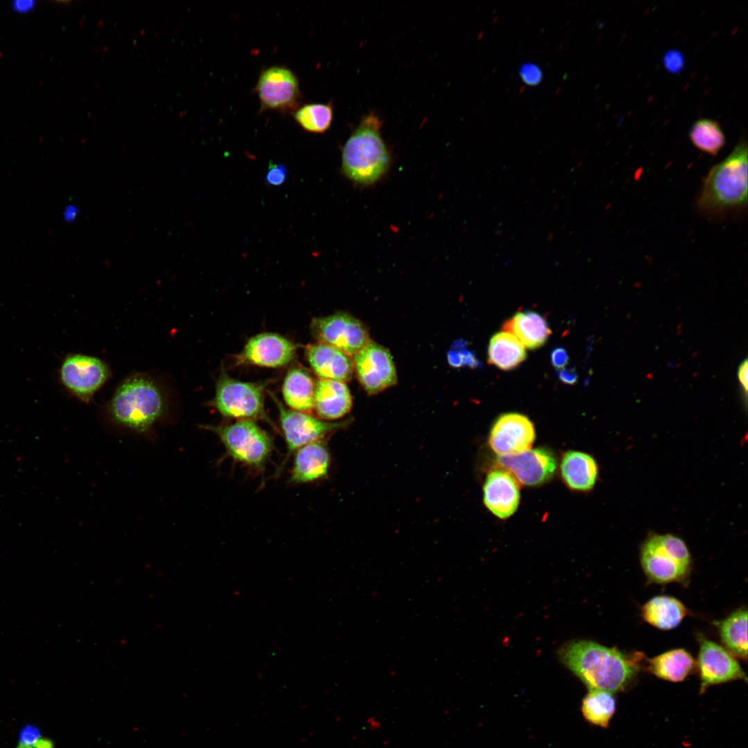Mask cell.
Listing matches in <instances>:
<instances>
[{
    "label": "cell",
    "mask_w": 748,
    "mask_h": 748,
    "mask_svg": "<svg viewBox=\"0 0 748 748\" xmlns=\"http://www.w3.org/2000/svg\"><path fill=\"white\" fill-rule=\"evenodd\" d=\"M526 357L525 347L512 334L502 331L491 337L488 350L490 364L509 371L519 365Z\"/></svg>",
    "instance_id": "484cf974"
},
{
    "label": "cell",
    "mask_w": 748,
    "mask_h": 748,
    "mask_svg": "<svg viewBox=\"0 0 748 748\" xmlns=\"http://www.w3.org/2000/svg\"><path fill=\"white\" fill-rule=\"evenodd\" d=\"M535 438L533 422L519 413H506L493 423L488 436L491 449L499 456L522 453L531 449Z\"/></svg>",
    "instance_id": "5bb4252c"
},
{
    "label": "cell",
    "mask_w": 748,
    "mask_h": 748,
    "mask_svg": "<svg viewBox=\"0 0 748 748\" xmlns=\"http://www.w3.org/2000/svg\"><path fill=\"white\" fill-rule=\"evenodd\" d=\"M310 330L318 342L331 346L350 357L371 340L364 323L344 312L314 318Z\"/></svg>",
    "instance_id": "9c48e42d"
},
{
    "label": "cell",
    "mask_w": 748,
    "mask_h": 748,
    "mask_svg": "<svg viewBox=\"0 0 748 748\" xmlns=\"http://www.w3.org/2000/svg\"><path fill=\"white\" fill-rule=\"evenodd\" d=\"M76 209H73V206L66 207L64 211V217L66 220H71L76 215Z\"/></svg>",
    "instance_id": "60d3db41"
},
{
    "label": "cell",
    "mask_w": 748,
    "mask_h": 748,
    "mask_svg": "<svg viewBox=\"0 0 748 748\" xmlns=\"http://www.w3.org/2000/svg\"><path fill=\"white\" fill-rule=\"evenodd\" d=\"M697 668L700 679V693L710 686L742 679L747 676L735 657L722 645L704 637H699Z\"/></svg>",
    "instance_id": "4fadbf2b"
},
{
    "label": "cell",
    "mask_w": 748,
    "mask_h": 748,
    "mask_svg": "<svg viewBox=\"0 0 748 748\" xmlns=\"http://www.w3.org/2000/svg\"><path fill=\"white\" fill-rule=\"evenodd\" d=\"M569 357L567 350L562 346L554 348L550 354V362L558 369L564 368L569 363Z\"/></svg>",
    "instance_id": "d590c367"
},
{
    "label": "cell",
    "mask_w": 748,
    "mask_h": 748,
    "mask_svg": "<svg viewBox=\"0 0 748 748\" xmlns=\"http://www.w3.org/2000/svg\"><path fill=\"white\" fill-rule=\"evenodd\" d=\"M166 409V396L161 385L149 375L136 374L117 387L107 411L115 425L144 434L162 418Z\"/></svg>",
    "instance_id": "277c9868"
},
{
    "label": "cell",
    "mask_w": 748,
    "mask_h": 748,
    "mask_svg": "<svg viewBox=\"0 0 748 748\" xmlns=\"http://www.w3.org/2000/svg\"><path fill=\"white\" fill-rule=\"evenodd\" d=\"M748 368L747 360L745 359L744 361H742L741 362V364H740V366H739V367L738 368V380H739L740 384H742V388L745 390V395H746V393H747V383H748V379H747L748 378V368Z\"/></svg>",
    "instance_id": "f35d334b"
},
{
    "label": "cell",
    "mask_w": 748,
    "mask_h": 748,
    "mask_svg": "<svg viewBox=\"0 0 748 748\" xmlns=\"http://www.w3.org/2000/svg\"><path fill=\"white\" fill-rule=\"evenodd\" d=\"M382 121L371 112L346 140L341 152V172L350 181L367 187L380 181L391 165V154L384 141Z\"/></svg>",
    "instance_id": "3957f363"
},
{
    "label": "cell",
    "mask_w": 748,
    "mask_h": 748,
    "mask_svg": "<svg viewBox=\"0 0 748 748\" xmlns=\"http://www.w3.org/2000/svg\"><path fill=\"white\" fill-rule=\"evenodd\" d=\"M642 615L651 625L661 630H670L680 624L686 615V609L674 597L658 596L643 605Z\"/></svg>",
    "instance_id": "d4e9b609"
},
{
    "label": "cell",
    "mask_w": 748,
    "mask_h": 748,
    "mask_svg": "<svg viewBox=\"0 0 748 748\" xmlns=\"http://www.w3.org/2000/svg\"><path fill=\"white\" fill-rule=\"evenodd\" d=\"M294 118L305 131L322 134L328 131L333 121V105L328 103H309L294 112Z\"/></svg>",
    "instance_id": "f546056e"
},
{
    "label": "cell",
    "mask_w": 748,
    "mask_h": 748,
    "mask_svg": "<svg viewBox=\"0 0 748 748\" xmlns=\"http://www.w3.org/2000/svg\"><path fill=\"white\" fill-rule=\"evenodd\" d=\"M502 330L514 335L530 350L543 346L551 334L546 319L535 311H522L506 321Z\"/></svg>",
    "instance_id": "44dd1931"
},
{
    "label": "cell",
    "mask_w": 748,
    "mask_h": 748,
    "mask_svg": "<svg viewBox=\"0 0 748 748\" xmlns=\"http://www.w3.org/2000/svg\"><path fill=\"white\" fill-rule=\"evenodd\" d=\"M352 359L354 371L367 393L377 394L397 383L392 355L384 346L370 340Z\"/></svg>",
    "instance_id": "7c38bea8"
},
{
    "label": "cell",
    "mask_w": 748,
    "mask_h": 748,
    "mask_svg": "<svg viewBox=\"0 0 748 748\" xmlns=\"http://www.w3.org/2000/svg\"><path fill=\"white\" fill-rule=\"evenodd\" d=\"M483 503L500 519L511 516L520 499L519 486L516 479L502 467L490 471L483 488Z\"/></svg>",
    "instance_id": "e0dca14e"
},
{
    "label": "cell",
    "mask_w": 748,
    "mask_h": 748,
    "mask_svg": "<svg viewBox=\"0 0 748 748\" xmlns=\"http://www.w3.org/2000/svg\"><path fill=\"white\" fill-rule=\"evenodd\" d=\"M616 709L614 694L609 692L589 690L582 701L581 711L589 723L606 728Z\"/></svg>",
    "instance_id": "83f0119b"
},
{
    "label": "cell",
    "mask_w": 748,
    "mask_h": 748,
    "mask_svg": "<svg viewBox=\"0 0 748 748\" xmlns=\"http://www.w3.org/2000/svg\"><path fill=\"white\" fill-rule=\"evenodd\" d=\"M519 74L522 80L530 86L537 85L543 78L541 69L537 64L531 62H526L522 64L519 69Z\"/></svg>",
    "instance_id": "836d02e7"
},
{
    "label": "cell",
    "mask_w": 748,
    "mask_h": 748,
    "mask_svg": "<svg viewBox=\"0 0 748 748\" xmlns=\"http://www.w3.org/2000/svg\"><path fill=\"white\" fill-rule=\"evenodd\" d=\"M689 139L698 150L715 156L725 144V136L720 124L710 118L696 121L689 131Z\"/></svg>",
    "instance_id": "f1b7e54d"
},
{
    "label": "cell",
    "mask_w": 748,
    "mask_h": 748,
    "mask_svg": "<svg viewBox=\"0 0 748 748\" xmlns=\"http://www.w3.org/2000/svg\"><path fill=\"white\" fill-rule=\"evenodd\" d=\"M35 0H15L11 2L12 9L18 13H28L36 6Z\"/></svg>",
    "instance_id": "74e56055"
},
{
    "label": "cell",
    "mask_w": 748,
    "mask_h": 748,
    "mask_svg": "<svg viewBox=\"0 0 748 748\" xmlns=\"http://www.w3.org/2000/svg\"><path fill=\"white\" fill-rule=\"evenodd\" d=\"M452 349L459 353L463 361V366H466L472 368L481 367V364L477 358L475 354L472 350L467 348L465 341L458 340L453 345Z\"/></svg>",
    "instance_id": "e575fe53"
},
{
    "label": "cell",
    "mask_w": 748,
    "mask_h": 748,
    "mask_svg": "<svg viewBox=\"0 0 748 748\" xmlns=\"http://www.w3.org/2000/svg\"><path fill=\"white\" fill-rule=\"evenodd\" d=\"M747 144L745 139L704 178L696 202L705 216L722 218L741 212L747 205Z\"/></svg>",
    "instance_id": "7a4b0ae2"
},
{
    "label": "cell",
    "mask_w": 748,
    "mask_h": 748,
    "mask_svg": "<svg viewBox=\"0 0 748 748\" xmlns=\"http://www.w3.org/2000/svg\"><path fill=\"white\" fill-rule=\"evenodd\" d=\"M287 175L288 170L283 164L269 161L265 182L271 186H279L286 181Z\"/></svg>",
    "instance_id": "1f68e13d"
},
{
    "label": "cell",
    "mask_w": 748,
    "mask_h": 748,
    "mask_svg": "<svg viewBox=\"0 0 748 748\" xmlns=\"http://www.w3.org/2000/svg\"><path fill=\"white\" fill-rule=\"evenodd\" d=\"M315 383L305 368L299 366L290 368L282 386L284 401L290 409L310 413L314 407Z\"/></svg>",
    "instance_id": "603a6c76"
},
{
    "label": "cell",
    "mask_w": 748,
    "mask_h": 748,
    "mask_svg": "<svg viewBox=\"0 0 748 748\" xmlns=\"http://www.w3.org/2000/svg\"><path fill=\"white\" fill-rule=\"evenodd\" d=\"M297 346L285 337L274 332L260 333L249 338L236 356L237 364H250L266 368H279L288 364L295 357Z\"/></svg>",
    "instance_id": "9a60e30c"
},
{
    "label": "cell",
    "mask_w": 748,
    "mask_h": 748,
    "mask_svg": "<svg viewBox=\"0 0 748 748\" xmlns=\"http://www.w3.org/2000/svg\"><path fill=\"white\" fill-rule=\"evenodd\" d=\"M59 377L71 394L83 402L89 403L109 378L110 369L97 357L75 353L63 359Z\"/></svg>",
    "instance_id": "ba28073f"
},
{
    "label": "cell",
    "mask_w": 748,
    "mask_h": 748,
    "mask_svg": "<svg viewBox=\"0 0 748 748\" xmlns=\"http://www.w3.org/2000/svg\"><path fill=\"white\" fill-rule=\"evenodd\" d=\"M696 662L686 650L666 652L648 660V670L656 677L672 682L683 681L695 670Z\"/></svg>",
    "instance_id": "cb8c5ba5"
},
{
    "label": "cell",
    "mask_w": 748,
    "mask_h": 748,
    "mask_svg": "<svg viewBox=\"0 0 748 748\" xmlns=\"http://www.w3.org/2000/svg\"><path fill=\"white\" fill-rule=\"evenodd\" d=\"M641 562L650 581L666 584L686 578L690 571L691 555L679 537L670 534L657 535L643 544Z\"/></svg>",
    "instance_id": "8992f818"
},
{
    "label": "cell",
    "mask_w": 748,
    "mask_h": 748,
    "mask_svg": "<svg viewBox=\"0 0 748 748\" xmlns=\"http://www.w3.org/2000/svg\"><path fill=\"white\" fill-rule=\"evenodd\" d=\"M255 91L261 111L287 113L294 112L299 107L301 95L299 80L287 67L272 66L263 69L258 77Z\"/></svg>",
    "instance_id": "8fae6325"
},
{
    "label": "cell",
    "mask_w": 748,
    "mask_h": 748,
    "mask_svg": "<svg viewBox=\"0 0 748 748\" xmlns=\"http://www.w3.org/2000/svg\"><path fill=\"white\" fill-rule=\"evenodd\" d=\"M558 379L561 382L567 385L574 384L578 380V375L575 368H564L557 372Z\"/></svg>",
    "instance_id": "8d00e7d4"
},
{
    "label": "cell",
    "mask_w": 748,
    "mask_h": 748,
    "mask_svg": "<svg viewBox=\"0 0 748 748\" xmlns=\"http://www.w3.org/2000/svg\"><path fill=\"white\" fill-rule=\"evenodd\" d=\"M272 398L278 410L280 427L287 449L285 458L277 472H280L287 459L297 449L321 440L329 433L344 425V422L325 421L310 413L287 409L276 397L272 395Z\"/></svg>",
    "instance_id": "30bf717a"
},
{
    "label": "cell",
    "mask_w": 748,
    "mask_h": 748,
    "mask_svg": "<svg viewBox=\"0 0 748 748\" xmlns=\"http://www.w3.org/2000/svg\"><path fill=\"white\" fill-rule=\"evenodd\" d=\"M305 357L312 370L320 378L346 382L354 373L352 357L325 344H309Z\"/></svg>",
    "instance_id": "ac0fdd59"
},
{
    "label": "cell",
    "mask_w": 748,
    "mask_h": 748,
    "mask_svg": "<svg viewBox=\"0 0 748 748\" xmlns=\"http://www.w3.org/2000/svg\"><path fill=\"white\" fill-rule=\"evenodd\" d=\"M16 748H54V744L51 739L42 736L37 727L27 724L19 732Z\"/></svg>",
    "instance_id": "4dcf8cb0"
},
{
    "label": "cell",
    "mask_w": 748,
    "mask_h": 748,
    "mask_svg": "<svg viewBox=\"0 0 748 748\" xmlns=\"http://www.w3.org/2000/svg\"><path fill=\"white\" fill-rule=\"evenodd\" d=\"M214 433L226 455L251 470L262 473L274 449V439L254 420H236L219 425H201Z\"/></svg>",
    "instance_id": "5b68a950"
},
{
    "label": "cell",
    "mask_w": 748,
    "mask_h": 748,
    "mask_svg": "<svg viewBox=\"0 0 748 748\" xmlns=\"http://www.w3.org/2000/svg\"><path fill=\"white\" fill-rule=\"evenodd\" d=\"M352 405V396L345 382L324 379L316 382L314 410L320 419H339L350 411Z\"/></svg>",
    "instance_id": "ffe728a7"
},
{
    "label": "cell",
    "mask_w": 748,
    "mask_h": 748,
    "mask_svg": "<svg viewBox=\"0 0 748 748\" xmlns=\"http://www.w3.org/2000/svg\"><path fill=\"white\" fill-rule=\"evenodd\" d=\"M294 454L290 483H310L327 476L330 458L328 449L321 440L305 445Z\"/></svg>",
    "instance_id": "d6986e66"
},
{
    "label": "cell",
    "mask_w": 748,
    "mask_h": 748,
    "mask_svg": "<svg viewBox=\"0 0 748 748\" xmlns=\"http://www.w3.org/2000/svg\"><path fill=\"white\" fill-rule=\"evenodd\" d=\"M211 405L226 418L262 420L272 425L265 412L264 386L235 380L224 371L217 382Z\"/></svg>",
    "instance_id": "52a82bcc"
},
{
    "label": "cell",
    "mask_w": 748,
    "mask_h": 748,
    "mask_svg": "<svg viewBox=\"0 0 748 748\" xmlns=\"http://www.w3.org/2000/svg\"><path fill=\"white\" fill-rule=\"evenodd\" d=\"M598 465L589 454L579 451L566 452L561 460L560 472L565 484L577 491H587L595 485Z\"/></svg>",
    "instance_id": "7402d4cb"
},
{
    "label": "cell",
    "mask_w": 748,
    "mask_h": 748,
    "mask_svg": "<svg viewBox=\"0 0 748 748\" xmlns=\"http://www.w3.org/2000/svg\"><path fill=\"white\" fill-rule=\"evenodd\" d=\"M497 461L516 480L528 486L542 485L553 476L557 462L554 454L546 448L528 449L522 453L499 456Z\"/></svg>",
    "instance_id": "2e32d148"
},
{
    "label": "cell",
    "mask_w": 748,
    "mask_h": 748,
    "mask_svg": "<svg viewBox=\"0 0 748 748\" xmlns=\"http://www.w3.org/2000/svg\"><path fill=\"white\" fill-rule=\"evenodd\" d=\"M665 69L670 73H680L685 66V57L683 53L677 49H670L665 52L662 57Z\"/></svg>",
    "instance_id": "d6a6232c"
},
{
    "label": "cell",
    "mask_w": 748,
    "mask_h": 748,
    "mask_svg": "<svg viewBox=\"0 0 748 748\" xmlns=\"http://www.w3.org/2000/svg\"><path fill=\"white\" fill-rule=\"evenodd\" d=\"M721 641L734 657L747 659V610L740 608L717 623Z\"/></svg>",
    "instance_id": "4316f807"
},
{
    "label": "cell",
    "mask_w": 748,
    "mask_h": 748,
    "mask_svg": "<svg viewBox=\"0 0 748 748\" xmlns=\"http://www.w3.org/2000/svg\"><path fill=\"white\" fill-rule=\"evenodd\" d=\"M447 360L450 366L458 368L463 366V361L459 353L454 349L447 352Z\"/></svg>",
    "instance_id": "ab89813d"
},
{
    "label": "cell",
    "mask_w": 748,
    "mask_h": 748,
    "mask_svg": "<svg viewBox=\"0 0 748 748\" xmlns=\"http://www.w3.org/2000/svg\"><path fill=\"white\" fill-rule=\"evenodd\" d=\"M561 662L589 690L624 691L636 676L643 655L625 654L588 640H574L559 650Z\"/></svg>",
    "instance_id": "6da1fadb"
}]
</instances>
